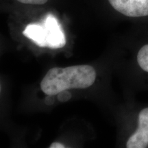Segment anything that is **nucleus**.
<instances>
[{"instance_id":"obj_1","label":"nucleus","mask_w":148,"mask_h":148,"mask_svg":"<svg viewBox=\"0 0 148 148\" xmlns=\"http://www.w3.org/2000/svg\"><path fill=\"white\" fill-rule=\"evenodd\" d=\"M95 79V70L90 65L54 67L49 69L42 79L40 88L47 95H57L64 90L89 87L93 84Z\"/></svg>"},{"instance_id":"obj_2","label":"nucleus","mask_w":148,"mask_h":148,"mask_svg":"<svg viewBox=\"0 0 148 148\" xmlns=\"http://www.w3.org/2000/svg\"><path fill=\"white\" fill-rule=\"evenodd\" d=\"M45 31L46 47L58 49L63 47L66 38L60 24L53 14H49L42 21Z\"/></svg>"},{"instance_id":"obj_3","label":"nucleus","mask_w":148,"mask_h":148,"mask_svg":"<svg viewBox=\"0 0 148 148\" xmlns=\"http://www.w3.org/2000/svg\"><path fill=\"white\" fill-rule=\"evenodd\" d=\"M112 8L129 17L148 16V0H108Z\"/></svg>"},{"instance_id":"obj_4","label":"nucleus","mask_w":148,"mask_h":148,"mask_svg":"<svg viewBox=\"0 0 148 148\" xmlns=\"http://www.w3.org/2000/svg\"><path fill=\"white\" fill-rule=\"evenodd\" d=\"M127 148H145L148 147V108L140 112L138 126L126 143Z\"/></svg>"},{"instance_id":"obj_5","label":"nucleus","mask_w":148,"mask_h":148,"mask_svg":"<svg viewBox=\"0 0 148 148\" xmlns=\"http://www.w3.org/2000/svg\"><path fill=\"white\" fill-rule=\"evenodd\" d=\"M137 62L142 69L148 72V45H145L140 49L137 54Z\"/></svg>"},{"instance_id":"obj_6","label":"nucleus","mask_w":148,"mask_h":148,"mask_svg":"<svg viewBox=\"0 0 148 148\" xmlns=\"http://www.w3.org/2000/svg\"><path fill=\"white\" fill-rule=\"evenodd\" d=\"M71 97V93L68 90H62L57 94V97H58V101L60 102H66L69 101Z\"/></svg>"},{"instance_id":"obj_7","label":"nucleus","mask_w":148,"mask_h":148,"mask_svg":"<svg viewBox=\"0 0 148 148\" xmlns=\"http://www.w3.org/2000/svg\"><path fill=\"white\" fill-rule=\"evenodd\" d=\"M17 1L25 4L42 5L47 2L48 0H17Z\"/></svg>"},{"instance_id":"obj_8","label":"nucleus","mask_w":148,"mask_h":148,"mask_svg":"<svg viewBox=\"0 0 148 148\" xmlns=\"http://www.w3.org/2000/svg\"><path fill=\"white\" fill-rule=\"evenodd\" d=\"M54 95H49L46 96L45 99H44V103H45L47 106H51L52 105L53 103H54V97H53Z\"/></svg>"},{"instance_id":"obj_9","label":"nucleus","mask_w":148,"mask_h":148,"mask_svg":"<svg viewBox=\"0 0 148 148\" xmlns=\"http://www.w3.org/2000/svg\"><path fill=\"white\" fill-rule=\"evenodd\" d=\"M65 146H64L63 144L58 143V142H54V143H51L50 146H49V148H64Z\"/></svg>"}]
</instances>
